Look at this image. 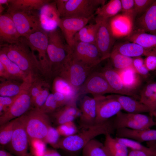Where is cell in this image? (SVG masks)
<instances>
[{
    "mask_svg": "<svg viewBox=\"0 0 156 156\" xmlns=\"http://www.w3.org/2000/svg\"><path fill=\"white\" fill-rule=\"evenodd\" d=\"M115 138L117 141L123 144L130 149L148 153H156V148L146 146L135 140L117 137Z\"/></svg>",
    "mask_w": 156,
    "mask_h": 156,
    "instance_id": "cell-40",
    "label": "cell"
},
{
    "mask_svg": "<svg viewBox=\"0 0 156 156\" xmlns=\"http://www.w3.org/2000/svg\"><path fill=\"white\" fill-rule=\"evenodd\" d=\"M60 136L57 129L51 126L49 128L44 142L49 144L55 148H59Z\"/></svg>",
    "mask_w": 156,
    "mask_h": 156,
    "instance_id": "cell-43",
    "label": "cell"
},
{
    "mask_svg": "<svg viewBox=\"0 0 156 156\" xmlns=\"http://www.w3.org/2000/svg\"><path fill=\"white\" fill-rule=\"evenodd\" d=\"M50 1L48 0H9L7 12L18 10L39 11L43 5Z\"/></svg>",
    "mask_w": 156,
    "mask_h": 156,
    "instance_id": "cell-32",
    "label": "cell"
},
{
    "mask_svg": "<svg viewBox=\"0 0 156 156\" xmlns=\"http://www.w3.org/2000/svg\"><path fill=\"white\" fill-rule=\"evenodd\" d=\"M98 97L99 96L93 98L86 96L81 102L79 123L84 130L95 124Z\"/></svg>",
    "mask_w": 156,
    "mask_h": 156,
    "instance_id": "cell-17",
    "label": "cell"
},
{
    "mask_svg": "<svg viewBox=\"0 0 156 156\" xmlns=\"http://www.w3.org/2000/svg\"><path fill=\"white\" fill-rule=\"evenodd\" d=\"M0 62L3 65L12 80L25 81L31 79V77L24 73L14 62L11 60L5 52L0 50Z\"/></svg>",
    "mask_w": 156,
    "mask_h": 156,
    "instance_id": "cell-30",
    "label": "cell"
},
{
    "mask_svg": "<svg viewBox=\"0 0 156 156\" xmlns=\"http://www.w3.org/2000/svg\"><path fill=\"white\" fill-rule=\"evenodd\" d=\"M27 43L33 52L36 51L42 75L45 79L53 76L47 54L48 33L42 30L32 34L25 38Z\"/></svg>",
    "mask_w": 156,
    "mask_h": 156,
    "instance_id": "cell-5",
    "label": "cell"
},
{
    "mask_svg": "<svg viewBox=\"0 0 156 156\" xmlns=\"http://www.w3.org/2000/svg\"><path fill=\"white\" fill-rule=\"evenodd\" d=\"M9 149L16 156H30L28 152L29 138L21 116L16 118Z\"/></svg>",
    "mask_w": 156,
    "mask_h": 156,
    "instance_id": "cell-12",
    "label": "cell"
},
{
    "mask_svg": "<svg viewBox=\"0 0 156 156\" xmlns=\"http://www.w3.org/2000/svg\"><path fill=\"white\" fill-rule=\"evenodd\" d=\"M9 4V0H0V4L6 5L8 7Z\"/></svg>",
    "mask_w": 156,
    "mask_h": 156,
    "instance_id": "cell-57",
    "label": "cell"
},
{
    "mask_svg": "<svg viewBox=\"0 0 156 156\" xmlns=\"http://www.w3.org/2000/svg\"><path fill=\"white\" fill-rule=\"evenodd\" d=\"M42 156H62L55 150L47 148L44 152Z\"/></svg>",
    "mask_w": 156,
    "mask_h": 156,
    "instance_id": "cell-54",
    "label": "cell"
},
{
    "mask_svg": "<svg viewBox=\"0 0 156 156\" xmlns=\"http://www.w3.org/2000/svg\"><path fill=\"white\" fill-rule=\"evenodd\" d=\"M0 49L22 71L33 79L44 78L37 57L28 45L25 38L21 37L13 44L1 45Z\"/></svg>",
    "mask_w": 156,
    "mask_h": 156,
    "instance_id": "cell-1",
    "label": "cell"
},
{
    "mask_svg": "<svg viewBox=\"0 0 156 156\" xmlns=\"http://www.w3.org/2000/svg\"><path fill=\"white\" fill-rule=\"evenodd\" d=\"M155 72H156V71H155Z\"/></svg>",
    "mask_w": 156,
    "mask_h": 156,
    "instance_id": "cell-61",
    "label": "cell"
},
{
    "mask_svg": "<svg viewBox=\"0 0 156 156\" xmlns=\"http://www.w3.org/2000/svg\"><path fill=\"white\" fill-rule=\"evenodd\" d=\"M33 79L21 81L0 79V96L12 97L18 96L29 89Z\"/></svg>",
    "mask_w": 156,
    "mask_h": 156,
    "instance_id": "cell-22",
    "label": "cell"
},
{
    "mask_svg": "<svg viewBox=\"0 0 156 156\" xmlns=\"http://www.w3.org/2000/svg\"><path fill=\"white\" fill-rule=\"evenodd\" d=\"M19 95L12 97L0 96V115L9 109Z\"/></svg>",
    "mask_w": 156,
    "mask_h": 156,
    "instance_id": "cell-50",
    "label": "cell"
},
{
    "mask_svg": "<svg viewBox=\"0 0 156 156\" xmlns=\"http://www.w3.org/2000/svg\"><path fill=\"white\" fill-rule=\"evenodd\" d=\"M105 135L104 144L111 156H128V148L124 144L117 141L111 134Z\"/></svg>",
    "mask_w": 156,
    "mask_h": 156,
    "instance_id": "cell-36",
    "label": "cell"
},
{
    "mask_svg": "<svg viewBox=\"0 0 156 156\" xmlns=\"http://www.w3.org/2000/svg\"><path fill=\"white\" fill-rule=\"evenodd\" d=\"M51 114L54 122L59 126L73 121L80 116V112L75 101L60 108Z\"/></svg>",
    "mask_w": 156,
    "mask_h": 156,
    "instance_id": "cell-24",
    "label": "cell"
},
{
    "mask_svg": "<svg viewBox=\"0 0 156 156\" xmlns=\"http://www.w3.org/2000/svg\"><path fill=\"white\" fill-rule=\"evenodd\" d=\"M32 105L29 89L20 94L9 109L0 115V126L23 115L30 110Z\"/></svg>",
    "mask_w": 156,
    "mask_h": 156,
    "instance_id": "cell-14",
    "label": "cell"
},
{
    "mask_svg": "<svg viewBox=\"0 0 156 156\" xmlns=\"http://www.w3.org/2000/svg\"><path fill=\"white\" fill-rule=\"evenodd\" d=\"M40 20L42 29L48 33L57 29L61 18L55 1L43 5L39 11Z\"/></svg>",
    "mask_w": 156,
    "mask_h": 156,
    "instance_id": "cell-18",
    "label": "cell"
},
{
    "mask_svg": "<svg viewBox=\"0 0 156 156\" xmlns=\"http://www.w3.org/2000/svg\"><path fill=\"white\" fill-rule=\"evenodd\" d=\"M120 104L122 109L129 113H149L148 108L140 101L128 96L118 94L109 95Z\"/></svg>",
    "mask_w": 156,
    "mask_h": 156,
    "instance_id": "cell-26",
    "label": "cell"
},
{
    "mask_svg": "<svg viewBox=\"0 0 156 156\" xmlns=\"http://www.w3.org/2000/svg\"><path fill=\"white\" fill-rule=\"evenodd\" d=\"M139 97V101L148 108L150 115L152 116L156 110V82L145 86L140 92Z\"/></svg>",
    "mask_w": 156,
    "mask_h": 156,
    "instance_id": "cell-31",
    "label": "cell"
},
{
    "mask_svg": "<svg viewBox=\"0 0 156 156\" xmlns=\"http://www.w3.org/2000/svg\"><path fill=\"white\" fill-rule=\"evenodd\" d=\"M152 116H154L155 117V126L156 127V110L153 113Z\"/></svg>",
    "mask_w": 156,
    "mask_h": 156,
    "instance_id": "cell-59",
    "label": "cell"
},
{
    "mask_svg": "<svg viewBox=\"0 0 156 156\" xmlns=\"http://www.w3.org/2000/svg\"><path fill=\"white\" fill-rule=\"evenodd\" d=\"M101 72L114 93L128 96L139 100V98L135 93L125 88L118 72L113 67L108 65L104 68Z\"/></svg>",
    "mask_w": 156,
    "mask_h": 156,
    "instance_id": "cell-20",
    "label": "cell"
},
{
    "mask_svg": "<svg viewBox=\"0 0 156 156\" xmlns=\"http://www.w3.org/2000/svg\"><path fill=\"white\" fill-rule=\"evenodd\" d=\"M56 129L60 135L64 137L76 134L78 131L77 126L73 121L59 125Z\"/></svg>",
    "mask_w": 156,
    "mask_h": 156,
    "instance_id": "cell-44",
    "label": "cell"
},
{
    "mask_svg": "<svg viewBox=\"0 0 156 156\" xmlns=\"http://www.w3.org/2000/svg\"><path fill=\"white\" fill-rule=\"evenodd\" d=\"M125 88L135 93L142 83L141 76L136 72L133 66L116 70Z\"/></svg>",
    "mask_w": 156,
    "mask_h": 156,
    "instance_id": "cell-28",
    "label": "cell"
},
{
    "mask_svg": "<svg viewBox=\"0 0 156 156\" xmlns=\"http://www.w3.org/2000/svg\"><path fill=\"white\" fill-rule=\"evenodd\" d=\"M49 86L44 88L35 98L32 102L34 108L40 109L45 103L49 94Z\"/></svg>",
    "mask_w": 156,
    "mask_h": 156,
    "instance_id": "cell-46",
    "label": "cell"
},
{
    "mask_svg": "<svg viewBox=\"0 0 156 156\" xmlns=\"http://www.w3.org/2000/svg\"><path fill=\"white\" fill-rule=\"evenodd\" d=\"M127 156H156V153H148L130 149Z\"/></svg>",
    "mask_w": 156,
    "mask_h": 156,
    "instance_id": "cell-52",
    "label": "cell"
},
{
    "mask_svg": "<svg viewBox=\"0 0 156 156\" xmlns=\"http://www.w3.org/2000/svg\"><path fill=\"white\" fill-rule=\"evenodd\" d=\"M82 156H111L104 144L94 139L89 142L82 150Z\"/></svg>",
    "mask_w": 156,
    "mask_h": 156,
    "instance_id": "cell-37",
    "label": "cell"
},
{
    "mask_svg": "<svg viewBox=\"0 0 156 156\" xmlns=\"http://www.w3.org/2000/svg\"><path fill=\"white\" fill-rule=\"evenodd\" d=\"M95 20L99 24L96 45L103 61L109 57L114 46L116 38L111 29L109 19H104L96 16Z\"/></svg>",
    "mask_w": 156,
    "mask_h": 156,
    "instance_id": "cell-11",
    "label": "cell"
},
{
    "mask_svg": "<svg viewBox=\"0 0 156 156\" xmlns=\"http://www.w3.org/2000/svg\"><path fill=\"white\" fill-rule=\"evenodd\" d=\"M122 109L119 102L109 95L99 96L95 124L105 122Z\"/></svg>",
    "mask_w": 156,
    "mask_h": 156,
    "instance_id": "cell-16",
    "label": "cell"
},
{
    "mask_svg": "<svg viewBox=\"0 0 156 156\" xmlns=\"http://www.w3.org/2000/svg\"><path fill=\"white\" fill-rule=\"evenodd\" d=\"M144 61L145 65L150 72L156 70V47L151 48Z\"/></svg>",
    "mask_w": 156,
    "mask_h": 156,
    "instance_id": "cell-48",
    "label": "cell"
},
{
    "mask_svg": "<svg viewBox=\"0 0 156 156\" xmlns=\"http://www.w3.org/2000/svg\"><path fill=\"white\" fill-rule=\"evenodd\" d=\"M153 117L141 113H124L121 111L114 118V125L116 130L124 128L134 130L149 129L155 126Z\"/></svg>",
    "mask_w": 156,
    "mask_h": 156,
    "instance_id": "cell-9",
    "label": "cell"
},
{
    "mask_svg": "<svg viewBox=\"0 0 156 156\" xmlns=\"http://www.w3.org/2000/svg\"><path fill=\"white\" fill-rule=\"evenodd\" d=\"M116 131L117 137L132 139L140 143L156 141V129L134 130L124 128L118 129Z\"/></svg>",
    "mask_w": 156,
    "mask_h": 156,
    "instance_id": "cell-23",
    "label": "cell"
},
{
    "mask_svg": "<svg viewBox=\"0 0 156 156\" xmlns=\"http://www.w3.org/2000/svg\"><path fill=\"white\" fill-rule=\"evenodd\" d=\"M76 156L75 155H72V156Z\"/></svg>",
    "mask_w": 156,
    "mask_h": 156,
    "instance_id": "cell-60",
    "label": "cell"
},
{
    "mask_svg": "<svg viewBox=\"0 0 156 156\" xmlns=\"http://www.w3.org/2000/svg\"><path fill=\"white\" fill-rule=\"evenodd\" d=\"M155 0H134V10L136 15L143 14Z\"/></svg>",
    "mask_w": 156,
    "mask_h": 156,
    "instance_id": "cell-49",
    "label": "cell"
},
{
    "mask_svg": "<svg viewBox=\"0 0 156 156\" xmlns=\"http://www.w3.org/2000/svg\"><path fill=\"white\" fill-rule=\"evenodd\" d=\"M130 42L137 43L147 48L156 47V35L138 30L126 37Z\"/></svg>",
    "mask_w": 156,
    "mask_h": 156,
    "instance_id": "cell-33",
    "label": "cell"
},
{
    "mask_svg": "<svg viewBox=\"0 0 156 156\" xmlns=\"http://www.w3.org/2000/svg\"><path fill=\"white\" fill-rule=\"evenodd\" d=\"M0 156H14L10 153L3 150L1 149L0 150Z\"/></svg>",
    "mask_w": 156,
    "mask_h": 156,
    "instance_id": "cell-55",
    "label": "cell"
},
{
    "mask_svg": "<svg viewBox=\"0 0 156 156\" xmlns=\"http://www.w3.org/2000/svg\"><path fill=\"white\" fill-rule=\"evenodd\" d=\"M147 146L156 148V141H151L146 142Z\"/></svg>",
    "mask_w": 156,
    "mask_h": 156,
    "instance_id": "cell-56",
    "label": "cell"
},
{
    "mask_svg": "<svg viewBox=\"0 0 156 156\" xmlns=\"http://www.w3.org/2000/svg\"><path fill=\"white\" fill-rule=\"evenodd\" d=\"M132 66L136 72L145 79L150 77V71L146 67L144 61L141 57L133 58Z\"/></svg>",
    "mask_w": 156,
    "mask_h": 156,
    "instance_id": "cell-42",
    "label": "cell"
},
{
    "mask_svg": "<svg viewBox=\"0 0 156 156\" xmlns=\"http://www.w3.org/2000/svg\"><path fill=\"white\" fill-rule=\"evenodd\" d=\"M21 37L10 15L7 12L1 14L0 45L15 43Z\"/></svg>",
    "mask_w": 156,
    "mask_h": 156,
    "instance_id": "cell-19",
    "label": "cell"
},
{
    "mask_svg": "<svg viewBox=\"0 0 156 156\" xmlns=\"http://www.w3.org/2000/svg\"><path fill=\"white\" fill-rule=\"evenodd\" d=\"M21 117L29 140L44 142L51 126L50 117L47 114L34 108Z\"/></svg>",
    "mask_w": 156,
    "mask_h": 156,
    "instance_id": "cell-4",
    "label": "cell"
},
{
    "mask_svg": "<svg viewBox=\"0 0 156 156\" xmlns=\"http://www.w3.org/2000/svg\"><path fill=\"white\" fill-rule=\"evenodd\" d=\"M70 48L73 57L88 67L94 69L102 61L95 44L75 42Z\"/></svg>",
    "mask_w": 156,
    "mask_h": 156,
    "instance_id": "cell-10",
    "label": "cell"
},
{
    "mask_svg": "<svg viewBox=\"0 0 156 156\" xmlns=\"http://www.w3.org/2000/svg\"><path fill=\"white\" fill-rule=\"evenodd\" d=\"M114 92L101 72L93 71L80 88L79 96L90 93L93 96Z\"/></svg>",
    "mask_w": 156,
    "mask_h": 156,
    "instance_id": "cell-13",
    "label": "cell"
},
{
    "mask_svg": "<svg viewBox=\"0 0 156 156\" xmlns=\"http://www.w3.org/2000/svg\"><path fill=\"white\" fill-rule=\"evenodd\" d=\"M60 108L53 93H50L44 105L39 109L47 114H51Z\"/></svg>",
    "mask_w": 156,
    "mask_h": 156,
    "instance_id": "cell-45",
    "label": "cell"
},
{
    "mask_svg": "<svg viewBox=\"0 0 156 156\" xmlns=\"http://www.w3.org/2000/svg\"><path fill=\"white\" fill-rule=\"evenodd\" d=\"M121 10L120 0H111L98 8L94 15L98 17L109 19L117 15Z\"/></svg>",
    "mask_w": 156,
    "mask_h": 156,
    "instance_id": "cell-35",
    "label": "cell"
},
{
    "mask_svg": "<svg viewBox=\"0 0 156 156\" xmlns=\"http://www.w3.org/2000/svg\"><path fill=\"white\" fill-rule=\"evenodd\" d=\"M0 79H12L6 69L1 62H0Z\"/></svg>",
    "mask_w": 156,
    "mask_h": 156,
    "instance_id": "cell-53",
    "label": "cell"
},
{
    "mask_svg": "<svg viewBox=\"0 0 156 156\" xmlns=\"http://www.w3.org/2000/svg\"><path fill=\"white\" fill-rule=\"evenodd\" d=\"M150 49L130 42L115 45L113 48L119 53L132 58L146 57L148 54Z\"/></svg>",
    "mask_w": 156,
    "mask_h": 156,
    "instance_id": "cell-29",
    "label": "cell"
},
{
    "mask_svg": "<svg viewBox=\"0 0 156 156\" xmlns=\"http://www.w3.org/2000/svg\"><path fill=\"white\" fill-rule=\"evenodd\" d=\"M109 58L113 67L116 70L132 66L133 58L122 55L113 49Z\"/></svg>",
    "mask_w": 156,
    "mask_h": 156,
    "instance_id": "cell-38",
    "label": "cell"
},
{
    "mask_svg": "<svg viewBox=\"0 0 156 156\" xmlns=\"http://www.w3.org/2000/svg\"><path fill=\"white\" fill-rule=\"evenodd\" d=\"M138 30L156 35V0L137 20Z\"/></svg>",
    "mask_w": 156,
    "mask_h": 156,
    "instance_id": "cell-25",
    "label": "cell"
},
{
    "mask_svg": "<svg viewBox=\"0 0 156 156\" xmlns=\"http://www.w3.org/2000/svg\"><path fill=\"white\" fill-rule=\"evenodd\" d=\"M52 93L60 107L70 103L66 96L62 94L57 92Z\"/></svg>",
    "mask_w": 156,
    "mask_h": 156,
    "instance_id": "cell-51",
    "label": "cell"
},
{
    "mask_svg": "<svg viewBox=\"0 0 156 156\" xmlns=\"http://www.w3.org/2000/svg\"><path fill=\"white\" fill-rule=\"evenodd\" d=\"M49 86L47 82L43 77H37L33 79L29 89L32 101L44 88Z\"/></svg>",
    "mask_w": 156,
    "mask_h": 156,
    "instance_id": "cell-41",
    "label": "cell"
},
{
    "mask_svg": "<svg viewBox=\"0 0 156 156\" xmlns=\"http://www.w3.org/2000/svg\"><path fill=\"white\" fill-rule=\"evenodd\" d=\"M122 14L128 16L133 20L136 15L134 10V0H120Z\"/></svg>",
    "mask_w": 156,
    "mask_h": 156,
    "instance_id": "cell-47",
    "label": "cell"
},
{
    "mask_svg": "<svg viewBox=\"0 0 156 156\" xmlns=\"http://www.w3.org/2000/svg\"><path fill=\"white\" fill-rule=\"evenodd\" d=\"M133 20L124 14H117L109 20L110 27L115 38L129 36L133 32Z\"/></svg>",
    "mask_w": 156,
    "mask_h": 156,
    "instance_id": "cell-21",
    "label": "cell"
},
{
    "mask_svg": "<svg viewBox=\"0 0 156 156\" xmlns=\"http://www.w3.org/2000/svg\"><path fill=\"white\" fill-rule=\"evenodd\" d=\"M47 54L53 76H57L70 51L60 29L48 33Z\"/></svg>",
    "mask_w": 156,
    "mask_h": 156,
    "instance_id": "cell-3",
    "label": "cell"
},
{
    "mask_svg": "<svg viewBox=\"0 0 156 156\" xmlns=\"http://www.w3.org/2000/svg\"><path fill=\"white\" fill-rule=\"evenodd\" d=\"M114 118L103 123L95 124L79 133L64 137L60 139L59 148L74 153L82 150L90 141L99 135L114 134L116 131L114 124Z\"/></svg>",
    "mask_w": 156,
    "mask_h": 156,
    "instance_id": "cell-2",
    "label": "cell"
},
{
    "mask_svg": "<svg viewBox=\"0 0 156 156\" xmlns=\"http://www.w3.org/2000/svg\"><path fill=\"white\" fill-rule=\"evenodd\" d=\"M92 18L73 17L60 18L58 27L67 44L70 47L74 43V38L76 34L86 25Z\"/></svg>",
    "mask_w": 156,
    "mask_h": 156,
    "instance_id": "cell-15",
    "label": "cell"
},
{
    "mask_svg": "<svg viewBox=\"0 0 156 156\" xmlns=\"http://www.w3.org/2000/svg\"><path fill=\"white\" fill-rule=\"evenodd\" d=\"M38 11L18 10L6 12L12 17L21 36L26 38L32 34L42 30Z\"/></svg>",
    "mask_w": 156,
    "mask_h": 156,
    "instance_id": "cell-7",
    "label": "cell"
},
{
    "mask_svg": "<svg viewBox=\"0 0 156 156\" xmlns=\"http://www.w3.org/2000/svg\"><path fill=\"white\" fill-rule=\"evenodd\" d=\"M5 8L4 7L3 5L0 4V14H2V12L4 11Z\"/></svg>",
    "mask_w": 156,
    "mask_h": 156,
    "instance_id": "cell-58",
    "label": "cell"
},
{
    "mask_svg": "<svg viewBox=\"0 0 156 156\" xmlns=\"http://www.w3.org/2000/svg\"><path fill=\"white\" fill-rule=\"evenodd\" d=\"M105 0H67L59 13L61 18H92L97 9L106 3Z\"/></svg>",
    "mask_w": 156,
    "mask_h": 156,
    "instance_id": "cell-8",
    "label": "cell"
},
{
    "mask_svg": "<svg viewBox=\"0 0 156 156\" xmlns=\"http://www.w3.org/2000/svg\"><path fill=\"white\" fill-rule=\"evenodd\" d=\"M16 118L0 126V144L4 146L9 144L11 140L14 130Z\"/></svg>",
    "mask_w": 156,
    "mask_h": 156,
    "instance_id": "cell-39",
    "label": "cell"
},
{
    "mask_svg": "<svg viewBox=\"0 0 156 156\" xmlns=\"http://www.w3.org/2000/svg\"><path fill=\"white\" fill-rule=\"evenodd\" d=\"M94 70L74 58L70 52L57 76L64 79L79 90Z\"/></svg>",
    "mask_w": 156,
    "mask_h": 156,
    "instance_id": "cell-6",
    "label": "cell"
},
{
    "mask_svg": "<svg viewBox=\"0 0 156 156\" xmlns=\"http://www.w3.org/2000/svg\"><path fill=\"white\" fill-rule=\"evenodd\" d=\"M53 92H58L63 94L70 103L76 101L79 90L63 78L56 76L52 83Z\"/></svg>",
    "mask_w": 156,
    "mask_h": 156,
    "instance_id": "cell-27",
    "label": "cell"
},
{
    "mask_svg": "<svg viewBox=\"0 0 156 156\" xmlns=\"http://www.w3.org/2000/svg\"><path fill=\"white\" fill-rule=\"evenodd\" d=\"M99 24L95 21L94 24L86 25L81 29L75 35L74 42H79L96 44Z\"/></svg>",
    "mask_w": 156,
    "mask_h": 156,
    "instance_id": "cell-34",
    "label": "cell"
}]
</instances>
